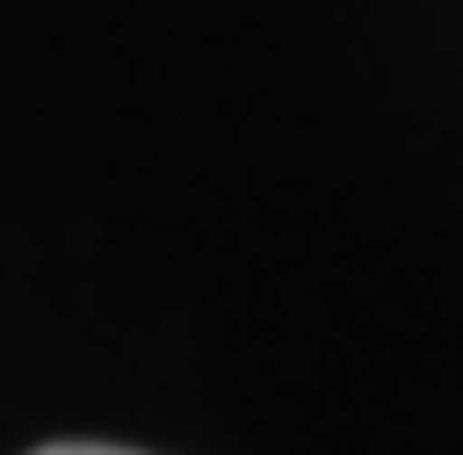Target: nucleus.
<instances>
[{
  "label": "nucleus",
  "mask_w": 463,
  "mask_h": 455,
  "mask_svg": "<svg viewBox=\"0 0 463 455\" xmlns=\"http://www.w3.org/2000/svg\"><path fill=\"white\" fill-rule=\"evenodd\" d=\"M34 455H137V449H109V441H55V449H34Z\"/></svg>",
  "instance_id": "1"
}]
</instances>
